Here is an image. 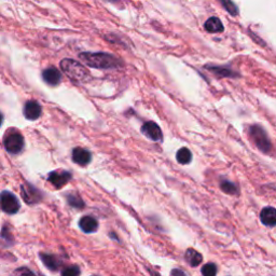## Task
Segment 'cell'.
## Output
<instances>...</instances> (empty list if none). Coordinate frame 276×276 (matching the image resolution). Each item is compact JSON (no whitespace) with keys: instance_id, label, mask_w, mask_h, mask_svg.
<instances>
[{"instance_id":"obj_14","label":"cell","mask_w":276,"mask_h":276,"mask_svg":"<svg viewBox=\"0 0 276 276\" xmlns=\"http://www.w3.org/2000/svg\"><path fill=\"white\" fill-rule=\"evenodd\" d=\"M40 258H41V261L43 262V264L48 267L49 270L58 271L60 269L62 262L56 256L48 255V254H40Z\"/></svg>"},{"instance_id":"obj_19","label":"cell","mask_w":276,"mask_h":276,"mask_svg":"<svg viewBox=\"0 0 276 276\" xmlns=\"http://www.w3.org/2000/svg\"><path fill=\"white\" fill-rule=\"evenodd\" d=\"M220 188L224 193L228 194H237L239 192L238 187L229 180H222L220 182Z\"/></svg>"},{"instance_id":"obj_26","label":"cell","mask_w":276,"mask_h":276,"mask_svg":"<svg viewBox=\"0 0 276 276\" xmlns=\"http://www.w3.org/2000/svg\"><path fill=\"white\" fill-rule=\"evenodd\" d=\"M3 122H4V116H3V113L0 112V126L3 125Z\"/></svg>"},{"instance_id":"obj_9","label":"cell","mask_w":276,"mask_h":276,"mask_svg":"<svg viewBox=\"0 0 276 276\" xmlns=\"http://www.w3.org/2000/svg\"><path fill=\"white\" fill-rule=\"evenodd\" d=\"M42 108L36 101H28L24 106V117L29 121H35L41 117Z\"/></svg>"},{"instance_id":"obj_6","label":"cell","mask_w":276,"mask_h":276,"mask_svg":"<svg viewBox=\"0 0 276 276\" xmlns=\"http://www.w3.org/2000/svg\"><path fill=\"white\" fill-rule=\"evenodd\" d=\"M4 146L6 150L11 154H19L23 151L25 142L24 137L20 133H11L4 140Z\"/></svg>"},{"instance_id":"obj_12","label":"cell","mask_w":276,"mask_h":276,"mask_svg":"<svg viewBox=\"0 0 276 276\" xmlns=\"http://www.w3.org/2000/svg\"><path fill=\"white\" fill-rule=\"evenodd\" d=\"M261 222L270 228H274L276 224V209L272 206L264 207L260 214Z\"/></svg>"},{"instance_id":"obj_8","label":"cell","mask_w":276,"mask_h":276,"mask_svg":"<svg viewBox=\"0 0 276 276\" xmlns=\"http://www.w3.org/2000/svg\"><path fill=\"white\" fill-rule=\"evenodd\" d=\"M142 133L153 142L162 141V137H163L160 126L157 123L152 122V121H148V122L144 123V125L142 126Z\"/></svg>"},{"instance_id":"obj_20","label":"cell","mask_w":276,"mask_h":276,"mask_svg":"<svg viewBox=\"0 0 276 276\" xmlns=\"http://www.w3.org/2000/svg\"><path fill=\"white\" fill-rule=\"evenodd\" d=\"M224 7V9L228 11L231 15H238L239 14V8L234 5L232 0H219Z\"/></svg>"},{"instance_id":"obj_18","label":"cell","mask_w":276,"mask_h":276,"mask_svg":"<svg viewBox=\"0 0 276 276\" xmlns=\"http://www.w3.org/2000/svg\"><path fill=\"white\" fill-rule=\"evenodd\" d=\"M208 69L214 72V74L220 76V77H233L234 72L231 69H228L225 67L220 66H208Z\"/></svg>"},{"instance_id":"obj_16","label":"cell","mask_w":276,"mask_h":276,"mask_svg":"<svg viewBox=\"0 0 276 276\" xmlns=\"http://www.w3.org/2000/svg\"><path fill=\"white\" fill-rule=\"evenodd\" d=\"M185 258H186V261L188 262L191 266H198L199 264L202 263V260H203L202 255L193 248L187 249Z\"/></svg>"},{"instance_id":"obj_21","label":"cell","mask_w":276,"mask_h":276,"mask_svg":"<svg viewBox=\"0 0 276 276\" xmlns=\"http://www.w3.org/2000/svg\"><path fill=\"white\" fill-rule=\"evenodd\" d=\"M67 202H68V204L74 208H83V206H84L83 201L81 200L78 196H72V194L67 196Z\"/></svg>"},{"instance_id":"obj_11","label":"cell","mask_w":276,"mask_h":276,"mask_svg":"<svg viewBox=\"0 0 276 276\" xmlns=\"http://www.w3.org/2000/svg\"><path fill=\"white\" fill-rule=\"evenodd\" d=\"M42 78L44 82L49 85L56 86L61 83L62 81V74L59 69L55 67H49L42 71Z\"/></svg>"},{"instance_id":"obj_7","label":"cell","mask_w":276,"mask_h":276,"mask_svg":"<svg viewBox=\"0 0 276 276\" xmlns=\"http://www.w3.org/2000/svg\"><path fill=\"white\" fill-rule=\"evenodd\" d=\"M72 178V175L68 170H53L48 176V180L53 185L56 189H61L67 185Z\"/></svg>"},{"instance_id":"obj_2","label":"cell","mask_w":276,"mask_h":276,"mask_svg":"<svg viewBox=\"0 0 276 276\" xmlns=\"http://www.w3.org/2000/svg\"><path fill=\"white\" fill-rule=\"evenodd\" d=\"M61 68L67 77H69L75 82H85L90 77V72L83 66L82 64L71 60L65 59L61 62Z\"/></svg>"},{"instance_id":"obj_4","label":"cell","mask_w":276,"mask_h":276,"mask_svg":"<svg viewBox=\"0 0 276 276\" xmlns=\"http://www.w3.org/2000/svg\"><path fill=\"white\" fill-rule=\"evenodd\" d=\"M0 207L6 214L14 215L20 210L21 204L15 194L5 190L0 193Z\"/></svg>"},{"instance_id":"obj_23","label":"cell","mask_w":276,"mask_h":276,"mask_svg":"<svg viewBox=\"0 0 276 276\" xmlns=\"http://www.w3.org/2000/svg\"><path fill=\"white\" fill-rule=\"evenodd\" d=\"M81 271L79 269V266H70V267H66V269L62 271V275H65V276H77V275H80Z\"/></svg>"},{"instance_id":"obj_1","label":"cell","mask_w":276,"mask_h":276,"mask_svg":"<svg viewBox=\"0 0 276 276\" xmlns=\"http://www.w3.org/2000/svg\"><path fill=\"white\" fill-rule=\"evenodd\" d=\"M79 58L83 61L87 66L97 69H116L122 66V62L115 55L104 52H83L80 53Z\"/></svg>"},{"instance_id":"obj_5","label":"cell","mask_w":276,"mask_h":276,"mask_svg":"<svg viewBox=\"0 0 276 276\" xmlns=\"http://www.w3.org/2000/svg\"><path fill=\"white\" fill-rule=\"evenodd\" d=\"M21 194L24 202L27 203L29 205L37 204V203L41 202L43 198V194L41 193V191L29 182H24L21 186Z\"/></svg>"},{"instance_id":"obj_10","label":"cell","mask_w":276,"mask_h":276,"mask_svg":"<svg viewBox=\"0 0 276 276\" xmlns=\"http://www.w3.org/2000/svg\"><path fill=\"white\" fill-rule=\"evenodd\" d=\"M91 160H92V154L86 149L77 147L74 149V151H72V161L80 166L87 165L91 162Z\"/></svg>"},{"instance_id":"obj_17","label":"cell","mask_w":276,"mask_h":276,"mask_svg":"<svg viewBox=\"0 0 276 276\" xmlns=\"http://www.w3.org/2000/svg\"><path fill=\"white\" fill-rule=\"evenodd\" d=\"M176 159L178 161V163H180L182 165H187L192 161V153L188 148L183 147L177 151Z\"/></svg>"},{"instance_id":"obj_13","label":"cell","mask_w":276,"mask_h":276,"mask_svg":"<svg viewBox=\"0 0 276 276\" xmlns=\"http://www.w3.org/2000/svg\"><path fill=\"white\" fill-rule=\"evenodd\" d=\"M79 226L85 233H94L99 229V222L92 216H84L79 220Z\"/></svg>"},{"instance_id":"obj_15","label":"cell","mask_w":276,"mask_h":276,"mask_svg":"<svg viewBox=\"0 0 276 276\" xmlns=\"http://www.w3.org/2000/svg\"><path fill=\"white\" fill-rule=\"evenodd\" d=\"M204 28L206 31L210 32V34H218V32H222L224 27L222 25L221 21L219 20L216 16H213V18H209L205 24H204Z\"/></svg>"},{"instance_id":"obj_24","label":"cell","mask_w":276,"mask_h":276,"mask_svg":"<svg viewBox=\"0 0 276 276\" xmlns=\"http://www.w3.org/2000/svg\"><path fill=\"white\" fill-rule=\"evenodd\" d=\"M175 274H181V275H185V273H183L182 271H180V270H174V271H172V275H175Z\"/></svg>"},{"instance_id":"obj_27","label":"cell","mask_w":276,"mask_h":276,"mask_svg":"<svg viewBox=\"0 0 276 276\" xmlns=\"http://www.w3.org/2000/svg\"><path fill=\"white\" fill-rule=\"evenodd\" d=\"M110 2H117V0H110Z\"/></svg>"},{"instance_id":"obj_3","label":"cell","mask_w":276,"mask_h":276,"mask_svg":"<svg viewBox=\"0 0 276 276\" xmlns=\"http://www.w3.org/2000/svg\"><path fill=\"white\" fill-rule=\"evenodd\" d=\"M249 136L255 143L258 149L262 152H270L272 149V144L269 138V135L260 125H253L249 128Z\"/></svg>"},{"instance_id":"obj_22","label":"cell","mask_w":276,"mask_h":276,"mask_svg":"<svg viewBox=\"0 0 276 276\" xmlns=\"http://www.w3.org/2000/svg\"><path fill=\"white\" fill-rule=\"evenodd\" d=\"M201 272L204 276H214L218 272L217 265L215 263H207V264H205L204 266L202 267Z\"/></svg>"},{"instance_id":"obj_25","label":"cell","mask_w":276,"mask_h":276,"mask_svg":"<svg viewBox=\"0 0 276 276\" xmlns=\"http://www.w3.org/2000/svg\"><path fill=\"white\" fill-rule=\"evenodd\" d=\"M15 273H29V274H31L32 272H31V271H29V270H26V271H22V269H21V270H19V271H16Z\"/></svg>"}]
</instances>
